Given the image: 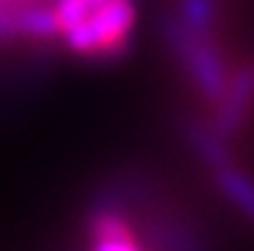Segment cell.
<instances>
[{"instance_id":"1","label":"cell","mask_w":254,"mask_h":251,"mask_svg":"<svg viewBox=\"0 0 254 251\" xmlns=\"http://www.w3.org/2000/svg\"><path fill=\"white\" fill-rule=\"evenodd\" d=\"M163 40L200 99L207 106H215L222 99L232 74L215 32L192 30L178 15H173L163 22Z\"/></svg>"},{"instance_id":"2","label":"cell","mask_w":254,"mask_h":251,"mask_svg":"<svg viewBox=\"0 0 254 251\" xmlns=\"http://www.w3.org/2000/svg\"><path fill=\"white\" fill-rule=\"evenodd\" d=\"M133 0H104L74 27L62 32L69 52L84 59H116L128 47L136 30Z\"/></svg>"},{"instance_id":"3","label":"cell","mask_w":254,"mask_h":251,"mask_svg":"<svg viewBox=\"0 0 254 251\" xmlns=\"http://www.w3.org/2000/svg\"><path fill=\"white\" fill-rule=\"evenodd\" d=\"M215 116L210 128L222 138V141H235L242 128L250 121V113L254 108V74L252 67H240L230 74L227 89L222 99L212 106Z\"/></svg>"},{"instance_id":"4","label":"cell","mask_w":254,"mask_h":251,"mask_svg":"<svg viewBox=\"0 0 254 251\" xmlns=\"http://www.w3.org/2000/svg\"><path fill=\"white\" fill-rule=\"evenodd\" d=\"M212 180H215L217 190L225 195V200L232 202L254 224V177L252 175L240 170L235 163H227V165L212 170Z\"/></svg>"},{"instance_id":"5","label":"cell","mask_w":254,"mask_h":251,"mask_svg":"<svg viewBox=\"0 0 254 251\" xmlns=\"http://www.w3.org/2000/svg\"><path fill=\"white\" fill-rule=\"evenodd\" d=\"M17 30H20V40L27 42H50L60 37V25L52 7L35 0L22 2L17 7Z\"/></svg>"},{"instance_id":"6","label":"cell","mask_w":254,"mask_h":251,"mask_svg":"<svg viewBox=\"0 0 254 251\" xmlns=\"http://www.w3.org/2000/svg\"><path fill=\"white\" fill-rule=\"evenodd\" d=\"M183 133H185L188 146L197 153V158L210 170L222 167V165H227V163H235L227 141H222L210 126H200L195 121H188L185 128H183Z\"/></svg>"},{"instance_id":"7","label":"cell","mask_w":254,"mask_h":251,"mask_svg":"<svg viewBox=\"0 0 254 251\" xmlns=\"http://www.w3.org/2000/svg\"><path fill=\"white\" fill-rule=\"evenodd\" d=\"M178 17L200 32H215L220 17V0H178Z\"/></svg>"},{"instance_id":"8","label":"cell","mask_w":254,"mask_h":251,"mask_svg":"<svg viewBox=\"0 0 254 251\" xmlns=\"http://www.w3.org/2000/svg\"><path fill=\"white\" fill-rule=\"evenodd\" d=\"M89 251H146L141 247L138 237H109V239H94L89 242Z\"/></svg>"},{"instance_id":"9","label":"cell","mask_w":254,"mask_h":251,"mask_svg":"<svg viewBox=\"0 0 254 251\" xmlns=\"http://www.w3.org/2000/svg\"><path fill=\"white\" fill-rule=\"evenodd\" d=\"M252 74H254V64H252Z\"/></svg>"},{"instance_id":"10","label":"cell","mask_w":254,"mask_h":251,"mask_svg":"<svg viewBox=\"0 0 254 251\" xmlns=\"http://www.w3.org/2000/svg\"><path fill=\"white\" fill-rule=\"evenodd\" d=\"M101 2H104V0H101Z\"/></svg>"}]
</instances>
